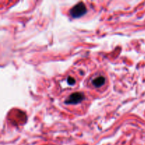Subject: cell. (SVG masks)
Instances as JSON below:
<instances>
[{"label": "cell", "mask_w": 145, "mask_h": 145, "mask_svg": "<svg viewBox=\"0 0 145 145\" xmlns=\"http://www.w3.org/2000/svg\"><path fill=\"white\" fill-rule=\"evenodd\" d=\"M87 7L83 2L78 3L70 9V15L73 18H79L87 13Z\"/></svg>", "instance_id": "1"}, {"label": "cell", "mask_w": 145, "mask_h": 145, "mask_svg": "<svg viewBox=\"0 0 145 145\" xmlns=\"http://www.w3.org/2000/svg\"><path fill=\"white\" fill-rule=\"evenodd\" d=\"M84 98V96L83 94L77 92L71 94L68 98L65 101V103L67 104H77L80 102H81Z\"/></svg>", "instance_id": "2"}, {"label": "cell", "mask_w": 145, "mask_h": 145, "mask_svg": "<svg viewBox=\"0 0 145 145\" xmlns=\"http://www.w3.org/2000/svg\"><path fill=\"white\" fill-rule=\"evenodd\" d=\"M67 82L69 85H74L75 84V79L72 77H69L67 78Z\"/></svg>", "instance_id": "4"}, {"label": "cell", "mask_w": 145, "mask_h": 145, "mask_svg": "<svg viewBox=\"0 0 145 145\" xmlns=\"http://www.w3.org/2000/svg\"><path fill=\"white\" fill-rule=\"evenodd\" d=\"M106 82V79L105 77L100 76V77H96V79L93 80L92 81V84L94 87H97V88H99V87H102Z\"/></svg>", "instance_id": "3"}]
</instances>
